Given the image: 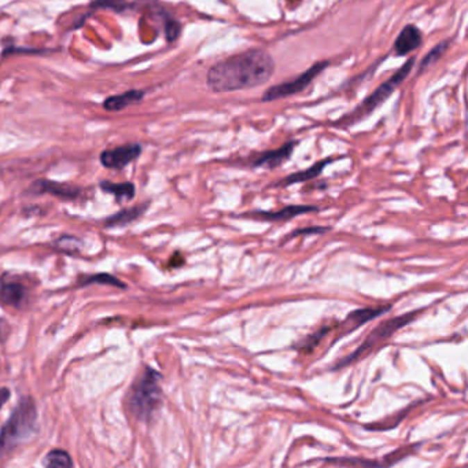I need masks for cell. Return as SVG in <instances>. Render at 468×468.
I'll list each match as a JSON object with an SVG mask.
<instances>
[{
  "label": "cell",
  "instance_id": "cell-1",
  "mask_svg": "<svg viewBox=\"0 0 468 468\" xmlns=\"http://www.w3.org/2000/svg\"><path fill=\"white\" fill-rule=\"evenodd\" d=\"M275 72L272 57L260 49L223 59L208 72V85L215 92H234L265 84Z\"/></svg>",
  "mask_w": 468,
  "mask_h": 468
},
{
  "label": "cell",
  "instance_id": "cell-2",
  "mask_svg": "<svg viewBox=\"0 0 468 468\" xmlns=\"http://www.w3.org/2000/svg\"><path fill=\"white\" fill-rule=\"evenodd\" d=\"M36 419L37 412L33 400L31 397L21 399L0 431V458L35 433Z\"/></svg>",
  "mask_w": 468,
  "mask_h": 468
},
{
  "label": "cell",
  "instance_id": "cell-3",
  "mask_svg": "<svg viewBox=\"0 0 468 468\" xmlns=\"http://www.w3.org/2000/svg\"><path fill=\"white\" fill-rule=\"evenodd\" d=\"M161 374L153 368H147L142 378L132 387L129 397V408L132 415L147 421L154 415L161 403V387H160Z\"/></svg>",
  "mask_w": 468,
  "mask_h": 468
},
{
  "label": "cell",
  "instance_id": "cell-4",
  "mask_svg": "<svg viewBox=\"0 0 468 468\" xmlns=\"http://www.w3.org/2000/svg\"><path fill=\"white\" fill-rule=\"evenodd\" d=\"M417 313H419V310L417 312H410L407 315L397 316V317H393V319H389V320L383 321L381 326H378L376 328L372 330V333L365 338V341L356 351H353L349 356H346L345 358H342L334 368L335 369L344 368L351 362L360 360L362 356L376 349L381 344L387 341L394 333H397L399 330H401L403 327H406L408 323H410L417 316Z\"/></svg>",
  "mask_w": 468,
  "mask_h": 468
},
{
  "label": "cell",
  "instance_id": "cell-5",
  "mask_svg": "<svg viewBox=\"0 0 468 468\" xmlns=\"http://www.w3.org/2000/svg\"><path fill=\"white\" fill-rule=\"evenodd\" d=\"M413 63H415V58L408 59V62L400 70H397L387 81H385L368 98H365V101L351 115L345 118L344 122L346 125L356 124L358 119L367 117L376 108H379L382 103H385V101H387V98L396 91V88L407 78V76L410 74V70L413 67Z\"/></svg>",
  "mask_w": 468,
  "mask_h": 468
},
{
  "label": "cell",
  "instance_id": "cell-6",
  "mask_svg": "<svg viewBox=\"0 0 468 468\" xmlns=\"http://www.w3.org/2000/svg\"><path fill=\"white\" fill-rule=\"evenodd\" d=\"M328 66V62L323 60V62H317L315 65H312L305 73L299 74L298 77H295L294 80L278 84L271 87L262 97V102H272V101H278L281 98H287L295 95L301 91H303L326 67Z\"/></svg>",
  "mask_w": 468,
  "mask_h": 468
},
{
  "label": "cell",
  "instance_id": "cell-7",
  "mask_svg": "<svg viewBox=\"0 0 468 468\" xmlns=\"http://www.w3.org/2000/svg\"><path fill=\"white\" fill-rule=\"evenodd\" d=\"M142 153V146L139 143H129L116 149L105 150L101 154V162L109 169H122L132 161H135Z\"/></svg>",
  "mask_w": 468,
  "mask_h": 468
},
{
  "label": "cell",
  "instance_id": "cell-8",
  "mask_svg": "<svg viewBox=\"0 0 468 468\" xmlns=\"http://www.w3.org/2000/svg\"><path fill=\"white\" fill-rule=\"evenodd\" d=\"M316 206H306V205H290L283 208L282 210L276 212H267V210H254L249 213H243L239 217H250V219H258V220H265V222H286L292 220L294 217L309 213V212H316Z\"/></svg>",
  "mask_w": 468,
  "mask_h": 468
},
{
  "label": "cell",
  "instance_id": "cell-9",
  "mask_svg": "<svg viewBox=\"0 0 468 468\" xmlns=\"http://www.w3.org/2000/svg\"><path fill=\"white\" fill-rule=\"evenodd\" d=\"M26 299V287L12 276L0 278V302L21 308Z\"/></svg>",
  "mask_w": 468,
  "mask_h": 468
},
{
  "label": "cell",
  "instance_id": "cell-10",
  "mask_svg": "<svg viewBox=\"0 0 468 468\" xmlns=\"http://www.w3.org/2000/svg\"><path fill=\"white\" fill-rule=\"evenodd\" d=\"M423 42V36L421 32L419 31L417 26L415 25H407L401 33L399 35V37L396 39L394 43V54L399 57H406L413 50L419 49L420 44Z\"/></svg>",
  "mask_w": 468,
  "mask_h": 468
},
{
  "label": "cell",
  "instance_id": "cell-11",
  "mask_svg": "<svg viewBox=\"0 0 468 468\" xmlns=\"http://www.w3.org/2000/svg\"><path fill=\"white\" fill-rule=\"evenodd\" d=\"M295 142H290L286 143L285 146H282L278 150H272V151H265L262 154H260L254 161H253V167L258 168V167H265V168H278L279 165H282L285 161H287L290 158V156L293 154L294 149H295Z\"/></svg>",
  "mask_w": 468,
  "mask_h": 468
},
{
  "label": "cell",
  "instance_id": "cell-12",
  "mask_svg": "<svg viewBox=\"0 0 468 468\" xmlns=\"http://www.w3.org/2000/svg\"><path fill=\"white\" fill-rule=\"evenodd\" d=\"M32 191L36 194H51L63 199H74L80 195V190L77 187H72L50 180H37L32 185Z\"/></svg>",
  "mask_w": 468,
  "mask_h": 468
},
{
  "label": "cell",
  "instance_id": "cell-13",
  "mask_svg": "<svg viewBox=\"0 0 468 468\" xmlns=\"http://www.w3.org/2000/svg\"><path fill=\"white\" fill-rule=\"evenodd\" d=\"M390 309V306H385V308H362V309H357L353 310L349 313V316L346 317V320L342 324L344 333H351L353 330L361 327L362 324L376 319L378 316L386 313Z\"/></svg>",
  "mask_w": 468,
  "mask_h": 468
},
{
  "label": "cell",
  "instance_id": "cell-14",
  "mask_svg": "<svg viewBox=\"0 0 468 468\" xmlns=\"http://www.w3.org/2000/svg\"><path fill=\"white\" fill-rule=\"evenodd\" d=\"M144 98V91L140 90H129L124 94L119 95H113L105 99L103 102V109L110 112V113H116L119 110L126 109L131 105L139 103L142 99Z\"/></svg>",
  "mask_w": 468,
  "mask_h": 468
},
{
  "label": "cell",
  "instance_id": "cell-15",
  "mask_svg": "<svg viewBox=\"0 0 468 468\" xmlns=\"http://www.w3.org/2000/svg\"><path fill=\"white\" fill-rule=\"evenodd\" d=\"M333 160H323L315 165H312L310 168L305 169V171H301V172H296L294 175L287 176L285 177L283 180H281L278 184V187H287V185H292V184H296V183H303V181H308V180H312L315 177L320 175L323 172V169L331 162Z\"/></svg>",
  "mask_w": 468,
  "mask_h": 468
},
{
  "label": "cell",
  "instance_id": "cell-16",
  "mask_svg": "<svg viewBox=\"0 0 468 468\" xmlns=\"http://www.w3.org/2000/svg\"><path fill=\"white\" fill-rule=\"evenodd\" d=\"M101 188L106 192L113 194L118 201L125 199L131 201L135 197V185L132 183H110V181H102Z\"/></svg>",
  "mask_w": 468,
  "mask_h": 468
},
{
  "label": "cell",
  "instance_id": "cell-17",
  "mask_svg": "<svg viewBox=\"0 0 468 468\" xmlns=\"http://www.w3.org/2000/svg\"><path fill=\"white\" fill-rule=\"evenodd\" d=\"M147 205H142V206H136V208H131L126 210H122L117 215L112 216L108 220V227H119V226H125L133 220H136L144 210H146Z\"/></svg>",
  "mask_w": 468,
  "mask_h": 468
},
{
  "label": "cell",
  "instance_id": "cell-18",
  "mask_svg": "<svg viewBox=\"0 0 468 468\" xmlns=\"http://www.w3.org/2000/svg\"><path fill=\"white\" fill-rule=\"evenodd\" d=\"M413 406H410L408 408H406L404 410H400L397 415H393V416H390V417H386L385 420H382V421H379V423H372V424H369V426H365V428L367 430H376V431H379V430H390V428H394V427H397L399 424H400V421L407 416V413L410 412V408H412Z\"/></svg>",
  "mask_w": 468,
  "mask_h": 468
},
{
  "label": "cell",
  "instance_id": "cell-19",
  "mask_svg": "<svg viewBox=\"0 0 468 468\" xmlns=\"http://www.w3.org/2000/svg\"><path fill=\"white\" fill-rule=\"evenodd\" d=\"M331 330H333L331 327H323V328H320L319 331H316L315 334H310L305 341H302V342L299 344L298 349L303 351V353H309V351H313V349L320 344V341H321V340H323Z\"/></svg>",
  "mask_w": 468,
  "mask_h": 468
},
{
  "label": "cell",
  "instance_id": "cell-20",
  "mask_svg": "<svg viewBox=\"0 0 468 468\" xmlns=\"http://www.w3.org/2000/svg\"><path fill=\"white\" fill-rule=\"evenodd\" d=\"M46 466L47 467H72L73 462L70 456L65 451H51L46 458Z\"/></svg>",
  "mask_w": 468,
  "mask_h": 468
},
{
  "label": "cell",
  "instance_id": "cell-21",
  "mask_svg": "<svg viewBox=\"0 0 468 468\" xmlns=\"http://www.w3.org/2000/svg\"><path fill=\"white\" fill-rule=\"evenodd\" d=\"M448 49V42H442V43H440L438 46H435L426 57H424V59L421 60V63H420V66H419V72H423L424 69H427V67H430L431 65H434L438 59H440V57L445 53V50Z\"/></svg>",
  "mask_w": 468,
  "mask_h": 468
},
{
  "label": "cell",
  "instance_id": "cell-22",
  "mask_svg": "<svg viewBox=\"0 0 468 468\" xmlns=\"http://www.w3.org/2000/svg\"><path fill=\"white\" fill-rule=\"evenodd\" d=\"M92 283H101V285H109V286H116V287H119V289H124L125 285L121 283L118 279H116L115 276L112 275H108V274H102V275H94L91 278H87L84 281V283H81L83 286L84 285H92Z\"/></svg>",
  "mask_w": 468,
  "mask_h": 468
},
{
  "label": "cell",
  "instance_id": "cell-23",
  "mask_svg": "<svg viewBox=\"0 0 468 468\" xmlns=\"http://www.w3.org/2000/svg\"><path fill=\"white\" fill-rule=\"evenodd\" d=\"M324 462L335 463V465H349V466H382L381 462H371V460H362V459H351V458H327Z\"/></svg>",
  "mask_w": 468,
  "mask_h": 468
},
{
  "label": "cell",
  "instance_id": "cell-24",
  "mask_svg": "<svg viewBox=\"0 0 468 468\" xmlns=\"http://www.w3.org/2000/svg\"><path fill=\"white\" fill-rule=\"evenodd\" d=\"M415 448H417V445H415ZM415 448H412V445L399 448L397 451H394L393 453H390L385 458V462H382V466H390V465H394V463L400 462L401 459H404V456L412 453L415 451Z\"/></svg>",
  "mask_w": 468,
  "mask_h": 468
},
{
  "label": "cell",
  "instance_id": "cell-25",
  "mask_svg": "<svg viewBox=\"0 0 468 468\" xmlns=\"http://www.w3.org/2000/svg\"><path fill=\"white\" fill-rule=\"evenodd\" d=\"M92 8H113L122 11L126 7V0H95L91 3Z\"/></svg>",
  "mask_w": 468,
  "mask_h": 468
},
{
  "label": "cell",
  "instance_id": "cell-26",
  "mask_svg": "<svg viewBox=\"0 0 468 468\" xmlns=\"http://www.w3.org/2000/svg\"><path fill=\"white\" fill-rule=\"evenodd\" d=\"M56 244H57L58 250H63L66 253H73V251L78 250L80 242L77 239L72 237V236H63L62 239H59Z\"/></svg>",
  "mask_w": 468,
  "mask_h": 468
},
{
  "label": "cell",
  "instance_id": "cell-27",
  "mask_svg": "<svg viewBox=\"0 0 468 468\" xmlns=\"http://www.w3.org/2000/svg\"><path fill=\"white\" fill-rule=\"evenodd\" d=\"M180 24L175 21V19H168L165 24V33H167V39L169 43H174L176 39L178 37L180 33Z\"/></svg>",
  "mask_w": 468,
  "mask_h": 468
},
{
  "label": "cell",
  "instance_id": "cell-28",
  "mask_svg": "<svg viewBox=\"0 0 468 468\" xmlns=\"http://www.w3.org/2000/svg\"><path fill=\"white\" fill-rule=\"evenodd\" d=\"M330 228L328 227H309V228H299V230H295L293 234L289 235V237H294V236H298V235H309V234H323L326 231H328Z\"/></svg>",
  "mask_w": 468,
  "mask_h": 468
},
{
  "label": "cell",
  "instance_id": "cell-29",
  "mask_svg": "<svg viewBox=\"0 0 468 468\" xmlns=\"http://www.w3.org/2000/svg\"><path fill=\"white\" fill-rule=\"evenodd\" d=\"M8 399H10V390L6 387L0 389V408L7 403Z\"/></svg>",
  "mask_w": 468,
  "mask_h": 468
}]
</instances>
